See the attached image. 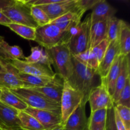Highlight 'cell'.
I'll return each instance as SVG.
<instances>
[{
    "label": "cell",
    "mask_w": 130,
    "mask_h": 130,
    "mask_svg": "<svg viewBox=\"0 0 130 130\" xmlns=\"http://www.w3.org/2000/svg\"><path fill=\"white\" fill-rule=\"evenodd\" d=\"M72 62L74 66L72 74L67 81L73 88L82 94L83 99L81 104L86 105L91 90L98 86L96 81L97 77L100 76L97 70L88 68L73 57Z\"/></svg>",
    "instance_id": "obj_1"
},
{
    "label": "cell",
    "mask_w": 130,
    "mask_h": 130,
    "mask_svg": "<svg viewBox=\"0 0 130 130\" xmlns=\"http://www.w3.org/2000/svg\"><path fill=\"white\" fill-rule=\"evenodd\" d=\"M90 15L83 22L68 30L69 38L67 46L72 57L90 50V31L91 27Z\"/></svg>",
    "instance_id": "obj_2"
},
{
    "label": "cell",
    "mask_w": 130,
    "mask_h": 130,
    "mask_svg": "<svg viewBox=\"0 0 130 130\" xmlns=\"http://www.w3.org/2000/svg\"><path fill=\"white\" fill-rule=\"evenodd\" d=\"M52 60V65L55 68L56 74L63 80H67L73 71L72 56L67 44H62L49 49H45Z\"/></svg>",
    "instance_id": "obj_3"
},
{
    "label": "cell",
    "mask_w": 130,
    "mask_h": 130,
    "mask_svg": "<svg viewBox=\"0 0 130 130\" xmlns=\"http://www.w3.org/2000/svg\"><path fill=\"white\" fill-rule=\"evenodd\" d=\"M29 107L41 110L60 112V105L47 98L41 93L31 88H20L10 90Z\"/></svg>",
    "instance_id": "obj_4"
},
{
    "label": "cell",
    "mask_w": 130,
    "mask_h": 130,
    "mask_svg": "<svg viewBox=\"0 0 130 130\" xmlns=\"http://www.w3.org/2000/svg\"><path fill=\"white\" fill-rule=\"evenodd\" d=\"M69 38L68 32H63L53 24L39 26L36 29L34 41L45 49L62 44H67Z\"/></svg>",
    "instance_id": "obj_5"
},
{
    "label": "cell",
    "mask_w": 130,
    "mask_h": 130,
    "mask_svg": "<svg viewBox=\"0 0 130 130\" xmlns=\"http://www.w3.org/2000/svg\"><path fill=\"white\" fill-rule=\"evenodd\" d=\"M83 99L82 94L72 87L67 80L63 81L60 103V114L62 124L72 112L81 104Z\"/></svg>",
    "instance_id": "obj_6"
},
{
    "label": "cell",
    "mask_w": 130,
    "mask_h": 130,
    "mask_svg": "<svg viewBox=\"0 0 130 130\" xmlns=\"http://www.w3.org/2000/svg\"><path fill=\"white\" fill-rule=\"evenodd\" d=\"M30 6L25 1L15 0V3L2 12L14 24L27 25L36 29L38 27L30 15Z\"/></svg>",
    "instance_id": "obj_7"
},
{
    "label": "cell",
    "mask_w": 130,
    "mask_h": 130,
    "mask_svg": "<svg viewBox=\"0 0 130 130\" xmlns=\"http://www.w3.org/2000/svg\"><path fill=\"white\" fill-rule=\"evenodd\" d=\"M91 112L100 109H109L114 107L112 96L108 91L106 85L102 81L91 90L88 96Z\"/></svg>",
    "instance_id": "obj_8"
},
{
    "label": "cell",
    "mask_w": 130,
    "mask_h": 130,
    "mask_svg": "<svg viewBox=\"0 0 130 130\" xmlns=\"http://www.w3.org/2000/svg\"><path fill=\"white\" fill-rule=\"evenodd\" d=\"M24 111L36 118L45 130H52L62 124L60 112L36 109L29 107Z\"/></svg>",
    "instance_id": "obj_9"
},
{
    "label": "cell",
    "mask_w": 130,
    "mask_h": 130,
    "mask_svg": "<svg viewBox=\"0 0 130 130\" xmlns=\"http://www.w3.org/2000/svg\"><path fill=\"white\" fill-rule=\"evenodd\" d=\"M38 6L46 13L51 22L69 11H76L79 9L77 0H61L57 3Z\"/></svg>",
    "instance_id": "obj_10"
},
{
    "label": "cell",
    "mask_w": 130,
    "mask_h": 130,
    "mask_svg": "<svg viewBox=\"0 0 130 130\" xmlns=\"http://www.w3.org/2000/svg\"><path fill=\"white\" fill-rule=\"evenodd\" d=\"M10 62L19 72L23 73L48 77H54L55 74V72L52 71V67H49L45 65L27 63L20 60H10Z\"/></svg>",
    "instance_id": "obj_11"
},
{
    "label": "cell",
    "mask_w": 130,
    "mask_h": 130,
    "mask_svg": "<svg viewBox=\"0 0 130 130\" xmlns=\"http://www.w3.org/2000/svg\"><path fill=\"white\" fill-rule=\"evenodd\" d=\"M0 60L6 69V71L0 72V88L14 90L24 88L22 81L17 76L19 71L10 63V61Z\"/></svg>",
    "instance_id": "obj_12"
},
{
    "label": "cell",
    "mask_w": 130,
    "mask_h": 130,
    "mask_svg": "<svg viewBox=\"0 0 130 130\" xmlns=\"http://www.w3.org/2000/svg\"><path fill=\"white\" fill-rule=\"evenodd\" d=\"M63 81L62 77L55 73L50 81L41 88H31L41 93L50 100L60 104L63 88Z\"/></svg>",
    "instance_id": "obj_13"
},
{
    "label": "cell",
    "mask_w": 130,
    "mask_h": 130,
    "mask_svg": "<svg viewBox=\"0 0 130 130\" xmlns=\"http://www.w3.org/2000/svg\"><path fill=\"white\" fill-rule=\"evenodd\" d=\"M119 55V45L118 40L110 42L104 57L99 63L97 72L100 79L107 77L111 67L117 57Z\"/></svg>",
    "instance_id": "obj_14"
},
{
    "label": "cell",
    "mask_w": 130,
    "mask_h": 130,
    "mask_svg": "<svg viewBox=\"0 0 130 130\" xmlns=\"http://www.w3.org/2000/svg\"><path fill=\"white\" fill-rule=\"evenodd\" d=\"M19 110L0 101V126L11 130H19L20 123L18 114Z\"/></svg>",
    "instance_id": "obj_15"
},
{
    "label": "cell",
    "mask_w": 130,
    "mask_h": 130,
    "mask_svg": "<svg viewBox=\"0 0 130 130\" xmlns=\"http://www.w3.org/2000/svg\"><path fill=\"white\" fill-rule=\"evenodd\" d=\"M85 107V104H81L71 114L63 124L65 130H85L87 128L88 119Z\"/></svg>",
    "instance_id": "obj_16"
},
{
    "label": "cell",
    "mask_w": 130,
    "mask_h": 130,
    "mask_svg": "<svg viewBox=\"0 0 130 130\" xmlns=\"http://www.w3.org/2000/svg\"><path fill=\"white\" fill-rule=\"evenodd\" d=\"M90 14L91 24L99 22L107 21L110 18L115 17L116 9L109 5L105 0H99L91 8Z\"/></svg>",
    "instance_id": "obj_17"
},
{
    "label": "cell",
    "mask_w": 130,
    "mask_h": 130,
    "mask_svg": "<svg viewBox=\"0 0 130 130\" xmlns=\"http://www.w3.org/2000/svg\"><path fill=\"white\" fill-rule=\"evenodd\" d=\"M85 13L79 8L76 11H69L50 23L58 27L62 31L67 32L72 27L78 25L81 22V20Z\"/></svg>",
    "instance_id": "obj_18"
},
{
    "label": "cell",
    "mask_w": 130,
    "mask_h": 130,
    "mask_svg": "<svg viewBox=\"0 0 130 130\" xmlns=\"http://www.w3.org/2000/svg\"><path fill=\"white\" fill-rule=\"evenodd\" d=\"M130 66H129V55L123 57L121 66L120 73L118 77L115 86V90L113 94L112 99L114 104L118 101L119 95L122 90L126 83L127 79L130 77Z\"/></svg>",
    "instance_id": "obj_19"
},
{
    "label": "cell",
    "mask_w": 130,
    "mask_h": 130,
    "mask_svg": "<svg viewBox=\"0 0 130 130\" xmlns=\"http://www.w3.org/2000/svg\"><path fill=\"white\" fill-rule=\"evenodd\" d=\"M123 58V57L122 56H118L112 65L107 77L105 78L100 79V81H102L106 85L108 91L111 96H112L114 93L116 83V81L118 79L119 73H120L121 66Z\"/></svg>",
    "instance_id": "obj_20"
},
{
    "label": "cell",
    "mask_w": 130,
    "mask_h": 130,
    "mask_svg": "<svg viewBox=\"0 0 130 130\" xmlns=\"http://www.w3.org/2000/svg\"><path fill=\"white\" fill-rule=\"evenodd\" d=\"M107 39V21L91 24L90 31V50Z\"/></svg>",
    "instance_id": "obj_21"
},
{
    "label": "cell",
    "mask_w": 130,
    "mask_h": 130,
    "mask_svg": "<svg viewBox=\"0 0 130 130\" xmlns=\"http://www.w3.org/2000/svg\"><path fill=\"white\" fill-rule=\"evenodd\" d=\"M17 76L22 81L24 84V88H25L43 87L46 85L53 77L28 74L20 72L19 71L17 72Z\"/></svg>",
    "instance_id": "obj_22"
},
{
    "label": "cell",
    "mask_w": 130,
    "mask_h": 130,
    "mask_svg": "<svg viewBox=\"0 0 130 130\" xmlns=\"http://www.w3.org/2000/svg\"><path fill=\"white\" fill-rule=\"evenodd\" d=\"M30 51L31 53L30 55L25 57L24 61L27 63L45 65L48 67H51L52 60L45 50H43L39 46H35L32 47Z\"/></svg>",
    "instance_id": "obj_23"
},
{
    "label": "cell",
    "mask_w": 130,
    "mask_h": 130,
    "mask_svg": "<svg viewBox=\"0 0 130 130\" xmlns=\"http://www.w3.org/2000/svg\"><path fill=\"white\" fill-rule=\"evenodd\" d=\"M107 109H100L91 112L88 119V130H105Z\"/></svg>",
    "instance_id": "obj_24"
},
{
    "label": "cell",
    "mask_w": 130,
    "mask_h": 130,
    "mask_svg": "<svg viewBox=\"0 0 130 130\" xmlns=\"http://www.w3.org/2000/svg\"><path fill=\"white\" fill-rule=\"evenodd\" d=\"M1 94L0 101L19 111H24L28 107L27 105L19 99L12 91L6 88H1Z\"/></svg>",
    "instance_id": "obj_25"
},
{
    "label": "cell",
    "mask_w": 130,
    "mask_h": 130,
    "mask_svg": "<svg viewBox=\"0 0 130 130\" xmlns=\"http://www.w3.org/2000/svg\"><path fill=\"white\" fill-rule=\"evenodd\" d=\"M118 42L119 45V55H129L130 52V27L129 24L122 20Z\"/></svg>",
    "instance_id": "obj_26"
},
{
    "label": "cell",
    "mask_w": 130,
    "mask_h": 130,
    "mask_svg": "<svg viewBox=\"0 0 130 130\" xmlns=\"http://www.w3.org/2000/svg\"><path fill=\"white\" fill-rule=\"evenodd\" d=\"M20 128L23 130H45L43 126L34 117L25 111H19L18 114Z\"/></svg>",
    "instance_id": "obj_27"
},
{
    "label": "cell",
    "mask_w": 130,
    "mask_h": 130,
    "mask_svg": "<svg viewBox=\"0 0 130 130\" xmlns=\"http://www.w3.org/2000/svg\"><path fill=\"white\" fill-rule=\"evenodd\" d=\"M122 20L116 17L107 20V39L109 42L118 40Z\"/></svg>",
    "instance_id": "obj_28"
},
{
    "label": "cell",
    "mask_w": 130,
    "mask_h": 130,
    "mask_svg": "<svg viewBox=\"0 0 130 130\" xmlns=\"http://www.w3.org/2000/svg\"><path fill=\"white\" fill-rule=\"evenodd\" d=\"M6 26L24 39L31 41H34L35 39V28L14 23H10Z\"/></svg>",
    "instance_id": "obj_29"
},
{
    "label": "cell",
    "mask_w": 130,
    "mask_h": 130,
    "mask_svg": "<svg viewBox=\"0 0 130 130\" xmlns=\"http://www.w3.org/2000/svg\"><path fill=\"white\" fill-rule=\"evenodd\" d=\"M73 57L79 63L84 65L88 68L95 70L98 69L99 62L91 50H88Z\"/></svg>",
    "instance_id": "obj_30"
},
{
    "label": "cell",
    "mask_w": 130,
    "mask_h": 130,
    "mask_svg": "<svg viewBox=\"0 0 130 130\" xmlns=\"http://www.w3.org/2000/svg\"><path fill=\"white\" fill-rule=\"evenodd\" d=\"M0 46L12 59L20 60L25 59V57H24L22 50L19 46H10L3 39L0 42Z\"/></svg>",
    "instance_id": "obj_31"
},
{
    "label": "cell",
    "mask_w": 130,
    "mask_h": 130,
    "mask_svg": "<svg viewBox=\"0 0 130 130\" xmlns=\"http://www.w3.org/2000/svg\"><path fill=\"white\" fill-rule=\"evenodd\" d=\"M30 15L34 21L39 26H43L51 22L50 19L45 12L38 6H31L30 9Z\"/></svg>",
    "instance_id": "obj_32"
},
{
    "label": "cell",
    "mask_w": 130,
    "mask_h": 130,
    "mask_svg": "<svg viewBox=\"0 0 130 130\" xmlns=\"http://www.w3.org/2000/svg\"><path fill=\"white\" fill-rule=\"evenodd\" d=\"M114 105H122L130 108V77L127 79L125 86L122 90L118 100Z\"/></svg>",
    "instance_id": "obj_33"
},
{
    "label": "cell",
    "mask_w": 130,
    "mask_h": 130,
    "mask_svg": "<svg viewBox=\"0 0 130 130\" xmlns=\"http://www.w3.org/2000/svg\"><path fill=\"white\" fill-rule=\"evenodd\" d=\"M116 110L126 130H130V109L122 105H114Z\"/></svg>",
    "instance_id": "obj_34"
},
{
    "label": "cell",
    "mask_w": 130,
    "mask_h": 130,
    "mask_svg": "<svg viewBox=\"0 0 130 130\" xmlns=\"http://www.w3.org/2000/svg\"><path fill=\"white\" fill-rule=\"evenodd\" d=\"M109 43L110 42L109 41V40L107 39H105L104 41H102L101 43H99V44L95 46L94 48L90 49L91 52L93 53V54L95 55V57H96L99 63L104 57V55H105V52L107 51V49L109 46Z\"/></svg>",
    "instance_id": "obj_35"
},
{
    "label": "cell",
    "mask_w": 130,
    "mask_h": 130,
    "mask_svg": "<svg viewBox=\"0 0 130 130\" xmlns=\"http://www.w3.org/2000/svg\"><path fill=\"white\" fill-rule=\"evenodd\" d=\"M105 130H118L114 116V106L107 109Z\"/></svg>",
    "instance_id": "obj_36"
},
{
    "label": "cell",
    "mask_w": 130,
    "mask_h": 130,
    "mask_svg": "<svg viewBox=\"0 0 130 130\" xmlns=\"http://www.w3.org/2000/svg\"><path fill=\"white\" fill-rule=\"evenodd\" d=\"M99 1V0H77V4L79 8L84 12H86L87 10L92 8Z\"/></svg>",
    "instance_id": "obj_37"
},
{
    "label": "cell",
    "mask_w": 130,
    "mask_h": 130,
    "mask_svg": "<svg viewBox=\"0 0 130 130\" xmlns=\"http://www.w3.org/2000/svg\"><path fill=\"white\" fill-rule=\"evenodd\" d=\"M15 3V0H0V11H3Z\"/></svg>",
    "instance_id": "obj_38"
},
{
    "label": "cell",
    "mask_w": 130,
    "mask_h": 130,
    "mask_svg": "<svg viewBox=\"0 0 130 130\" xmlns=\"http://www.w3.org/2000/svg\"><path fill=\"white\" fill-rule=\"evenodd\" d=\"M114 116H115V121H116V124L117 129L118 130H126V129L125 127L123 125V123L121 121L120 118H119V115H118V112L116 110L115 108H114Z\"/></svg>",
    "instance_id": "obj_39"
},
{
    "label": "cell",
    "mask_w": 130,
    "mask_h": 130,
    "mask_svg": "<svg viewBox=\"0 0 130 130\" xmlns=\"http://www.w3.org/2000/svg\"><path fill=\"white\" fill-rule=\"evenodd\" d=\"M4 38L3 36H0V42L2 40H3ZM0 59L4 60H7V61H10V60H13V59L11 58L1 48V47L0 46Z\"/></svg>",
    "instance_id": "obj_40"
},
{
    "label": "cell",
    "mask_w": 130,
    "mask_h": 130,
    "mask_svg": "<svg viewBox=\"0 0 130 130\" xmlns=\"http://www.w3.org/2000/svg\"><path fill=\"white\" fill-rule=\"evenodd\" d=\"M11 22V20L3 13L1 11H0V24L6 26L7 24H10Z\"/></svg>",
    "instance_id": "obj_41"
},
{
    "label": "cell",
    "mask_w": 130,
    "mask_h": 130,
    "mask_svg": "<svg viewBox=\"0 0 130 130\" xmlns=\"http://www.w3.org/2000/svg\"><path fill=\"white\" fill-rule=\"evenodd\" d=\"M4 71H6V69H5L3 63H2L1 60H0V72H4Z\"/></svg>",
    "instance_id": "obj_42"
},
{
    "label": "cell",
    "mask_w": 130,
    "mask_h": 130,
    "mask_svg": "<svg viewBox=\"0 0 130 130\" xmlns=\"http://www.w3.org/2000/svg\"><path fill=\"white\" fill-rule=\"evenodd\" d=\"M52 130H65V129H64V128H63V124H61V125L58 126V127H57V128H55V129H53Z\"/></svg>",
    "instance_id": "obj_43"
},
{
    "label": "cell",
    "mask_w": 130,
    "mask_h": 130,
    "mask_svg": "<svg viewBox=\"0 0 130 130\" xmlns=\"http://www.w3.org/2000/svg\"><path fill=\"white\" fill-rule=\"evenodd\" d=\"M0 130H11V129H8V128H4V127H2V126H0Z\"/></svg>",
    "instance_id": "obj_44"
},
{
    "label": "cell",
    "mask_w": 130,
    "mask_h": 130,
    "mask_svg": "<svg viewBox=\"0 0 130 130\" xmlns=\"http://www.w3.org/2000/svg\"><path fill=\"white\" fill-rule=\"evenodd\" d=\"M1 88H0V96H1Z\"/></svg>",
    "instance_id": "obj_45"
},
{
    "label": "cell",
    "mask_w": 130,
    "mask_h": 130,
    "mask_svg": "<svg viewBox=\"0 0 130 130\" xmlns=\"http://www.w3.org/2000/svg\"><path fill=\"white\" fill-rule=\"evenodd\" d=\"M85 130H88V128H86V129H85Z\"/></svg>",
    "instance_id": "obj_46"
},
{
    "label": "cell",
    "mask_w": 130,
    "mask_h": 130,
    "mask_svg": "<svg viewBox=\"0 0 130 130\" xmlns=\"http://www.w3.org/2000/svg\"><path fill=\"white\" fill-rule=\"evenodd\" d=\"M19 130H23V129H19Z\"/></svg>",
    "instance_id": "obj_47"
}]
</instances>
